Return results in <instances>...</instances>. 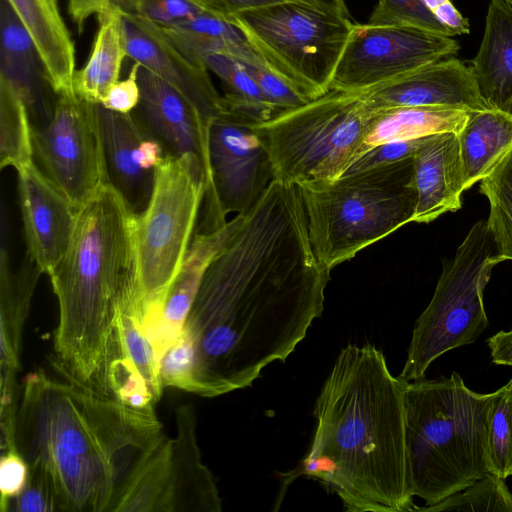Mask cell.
Segmentation results:
<instances>
[{
  "instance_id": "21",
  "label": "cell",
  "mask_w": 512,
  "mask_h": 512,
  "mask_svg": "<svg viewBox=\"0 0 512 512\" xmlns=\"http://www.w3.org/2000/svg\"><path fill=\"white\" fill-rule=\"evenodd\" d=\"M242 220L243 214H237L218 229L194 234L161 313L143 327L159 362L181 336L207 268L235 234Z\"/></svg>"
},
{
  "instance_id": "11",
  "label": "cell",
  "mask_w": 512,
  "mask_h": 512,
  "mask_svg": "<svg viewBox=\"0 0 512 512\" xmlns=\"http://www.w3.org/2000/svg\"><path fill=\"white\" fill-rule=\"evenodd\" d=\"M176 436L164 432L122 482L110 512H220L216 480L201 459L191 404L175 410Z\"/></svg>"
},
{
  "instance_id": "36",
  "label": "cell",
  "mask_w": 512,
  "mask_h": 512,
  "mask_svg": "<svg viewBox=\"0 0 512 512\" xmlns=\"http://www.w3.org/2000/svg\"><path fill=\"white\" fill-rule=\"evenodd\" d=\"M368 23L414 26L449 36L421 0H378Z\"/></svg>"
},
{
  "instance_id": "19",
  "label": "cell",
  "mask_w": 512,
  "mask_h": 512,
  "mask_svg": "<svg viewBox=\"0 0 512 512\" xmlns=\"http://www.w3.org/2000/svg\"><path fill=\"white\" fill-rule=\"evenodd\" d=\"M374 110L396 107L487 109L470 65L455 57L360 93Z\"/></svg>"
},
{
  "instance_id": "17",
  "label": "cell",
  "mask_w": 512,
  "mask_h": 512,
  "mask_svg": "<svg viewBox=\"0 0 512 512\" xmlns=\"http://www.w3.org/2000/svg\"><path fill=\"white\" fill-rule=\"evenodd\" d=\"M123 17L129 58L178 90L205 121L222 112V96L203 63L185 56L155 23L125 14Z\"/></svg>"
},
{
  "instance_id": "3",
  "label": "cell",
  "mask_w": 512,
  "mask_h": 512,
  "mask_svg": "<svg viewBox=\"0 0 512 512\" xmlns=\"http://www.w3.org/2000/svg\"><path fill=\"white\" fill-rule=\"evenodd\" d=\"M63 377L42 369L27 374L16 447L51 479L60 512H110L134 462L163 433L162 423L154 407H133Z\"/></svg>"
},
{
  "instance_id": "33",
  "label": "cell",
  "mask_w": 512,
  "mask_h": 512,
  "mask_svg": "<svg viewBox=\"0 0 512 512\" xmlns=\"http://www.w3.org/2000/svg\"><path fill=\"white\" fill-rule=\"evenodd\" d=\"M412 511L512 512V492L505 479L489 472L437 504L414 507Z\"/></svg>"
},
{
  "instance_id": "41",
  "label": "cell",
  "mask_w": 512,
  "mask_h": 512,
  "mask_svg": "<svg viewBox=\"0 0 512 512\" xmlns=\"http://www.w3.org/2000/svg\"><path fill=\"white\" fill-rule=\"evenodd\" d=\"M427 137L391 140L379 144L357 159L343 175L366 171L411 157Z\"/></svg>"
},
{
  "instance_id": "43",
  "label": "cell",
  "mask_w": 512,
  "mask_h": 512,
  "mask_svg": "<svg viewBox=\"0 0 512 512\" xmlns=\"http://www.w3.org/2000/svg\"><path fill=\"white\" fill-rule=\"evenodd\" d=\"M140 64L134 62L130 68L128 76L117 81L108 91L107 95L100 103L108 110L129 114L132 113L138 106L141 90L138 81V72Z\"/></svg>"
},
{
  "instance_id": "26",
  "label": "cell",
  "mask_w": 512,
  "mask_h": 512,
  "mask_svg": "<svg viewBox=\"0 0 512 512\" xmlns=\"http://www.w3.org/2000/svg\"><path fill=\"white\" fill-rule=\"evenodd\" d=\"M99 27L85 65L76 70L73 90L81 99L100 104L120 80L127 52V37L121 10L110 4L98 15Z\"/></svg>"
},
{
  "instance_id": "40",
  "label": "cell",
  "mask_w": 512,
  "mask_h": 512,
  "mask_svg": "<svg viewBox=\"0 0 512 512\" xmlns=\"http://www.w3.org/2000/svg\"><path fill=\"white\" fill-rule=\"evenodd\" d=\"M208 11L229 20L232 16L257 8L281 4L302 3L350 17L345 0H197Z\"/></svg>"
},
{
  "instance_id": "38",
  "label": "cell",
  "mask_w": 512,
  "mask_h": 512,
  "mask_svg": "<svg viewBox=\"0 0 512 512\" xmlns=\"http://www.w3.org/2000/svg\"><path fill=\"white\" fill-rule=\"evenodd\" d=\"M7 511L60 512L55 487L41 468L29 466L26 486L20 495L9 502Z\"/></svg>"
},
{
  "instance_id": "8",
  "label": "cell",
  "mask_w": 512,
  "mask_h": 512,
  "mask_svg": "<svg viewBox=\"0 0 512 512\" xmlns=\"http://www.w3.org/2000/svg\"><path fill=\"white\" fill-rule=\"evenodd\" d=\"M205 188V169L197 156H167L157 169L148 204L135 215L142 324L162 311L194 236Z\"/></svg>"
},
{
  "instance_id": "45",
  "label": "cell",
  "mask_w": 512,
  "mask_h": 512,
  "mask_svg": "<svg viewBox=\"0 0 512 512\" xmlns=\"http://www.w3.org/2000/svg\"><path fill=\"white\" fill-rule=\"evenodd\" d=\"M111 0H68V13L81 29L88 18L101 14Z\"/></svg>"
},
{
  "instance_id": "30",
  "label": "cell",
  "mask_w": 512,
  "mask_h": 512,
  "mask_svg": "<svg viewBox=\"0 0 512 512\" xmlns=\"http://www.w3.org/2000/svg\"><path fill=\"white\" fill-rule=\"evenodd\" d=\"M202 62L224 85V108L242 113L256 122L267 121L277 114L239 59L228 54L209 53L203 56Z\"/></svg>"
},
{
  "instance_id": "24",
  "label": "cell",
  "mask_w": 512,
  "mask_h": 512,
  "mask_svg": "<svg viewBox=\"0 0 512 512\" xmlns=\"http://www.w3.org/2000/svg\"><path fill=\"white\" fill-rule=\"evenodd\" d=\"M471 70L488 108L512 115V6L490 0L485 29Z\"/></svg>"
},
{
  "instance_id": "6",
  "label": "cell",
  "mask_w": 512,
  "mask_h": 512,
  "mask_svg": "<svg viewBox=\"0 0 512 512\" xmlns=\"http://www.w3.org/2000/svg\"><path fill=\"white\" fill-rule=\"evenodd\" d=\"M296 187L310 243L329 270L412 222L417 206L413 156L331 183Z\"/></svg>"
},
{
  "instance_id": "14",
  "label": "cell",
  "mask_w": 512,
  "mask_h": 512,
  "mask_svg": "<svg viewBox=\"0 0 512 512\" xmlns=\"http://www.w3.org/2000/svg\"><path fill=\"white\" fill-rule=\"evenodd\" d=\"M459 49L450 36L422 28L355 23L331 89L365 92L453 57Z\"/></svg>"
},
{
  "instance_id": "27",
  "label": "cell",
  "mask_w": 512,
  "mask_h": 512,
  "mask_svg": "<svg viewBox=\"0 0 512 512\" xmlns=\"http://www.w3.org/2000/svg\"><path fill=\"white\" fill-rule=\"evenodd\" d=\"M457 137L468 190L512 149V115L492 108L471 110Z\"/></svg>"
},
{
  "instance_id": "46",
  "label": "cell",
  "mask_w": 512,
  "mask_h": 512,
  "mask_svg": "<svg viewBox=\"0 0 512 512\" xmlns=\"http://www.w3.org/2000/svg\"><path fill=\"white\" fill-rule=\"evenodd\" d=\"M492 362L512 367V329L499 331L487 340Z\"/></svg>"
},
{
  "instance_id": "2",
  "label": "cell",
  "mask_w": 512,
  "mask_h": 512,
  "mask_svg": "<svg viewBox=\"0 0 512 512\" xmlns=\"http://www.w3.org/2000/svg\"><path fill=\"white\" fill-rule=\"evenodd\" d=\"M406 383L376 346L344 347L316 400V430L296 476L324 483L347 511H412Z\"/></svg>"
},
{
  "instance_id": "20",
  "label": "cell",
  "mask_w": 512,
  "mask_h": 512,
  "mask_svg": "<svg viewBox=\"0 0 512 512\" xmlns=\"http://www.w3.org/2000/svg\"><path fill=\"white\" fill-rule=\"evenodd\" d=\"M0 220V402L13 405L17 403L16 375L20 369L24 325L42 272L27 253L19 269L13 271L8 214L3 202Z\"/></svg>"
},
{
  "instance_id": "23",
  "label": "cell",
  "mask_w": 512,
  "mask_h": 512,
  "mask_svg": "<svg viewBox=\"0 0 512 512\" xmlns=\"http://www.w3.org/2000/svg\"><path fill=\"white\" fill-rule=\"evenodd\" d=\"M0 80L7 83L24 102L33 130L43 127L51 117L44 82L45 68L28 31L8 0L0 4Z\"/></svg>"
},
{
  "instance_id": "4",
  "label": "cell",
  "mask_w": 512,
  "mask_h": 512,
  "mask_svg": "<svg viewBox=\"0 0 512 512\" xmlns=\"http://www.w3.org/2000/svg\"><path fill=\"white\" fill-rule=\"evenodd\" d=\"M135 215L104 185L77 211L67 252L49 275L59 308L54 367L109 397L121 364V313L138 307Z\"/></svg>"
},
{
  "instance_id": "28",
  "label": "cell",
  "mask_w": 512,
  "mask_h": 512,
  "mask_svg": "<svg viewBox=\"0 0 512 512\" xmlns=\"http://www.w3.org/2000/svg\"><path fill=\"white\" fill-rule=\"evenodd\" d=\"M471 110L455 107H396L375 110L359 159L387 141L460 131Z\"/></svg>"
},
{
  "instance_id": "10",
  "label": "cell",
  "mask_w": 512,
  "mask_h": 512,
  "mask_svg": "<svg viewBox=\"0 0 512 512\" xmlns=\"http://www.w3.org/2000/svg\"><path fill=\"white\" fill-rule=\"evenodd\" d=\"M494 240L484 220L469 230L454 257L447 261L432 299L416 320L404 367L405 382L424 378L438 357L471 344L486 330L489 321L483 294L494 266Z\"/></svg>"
},
{
  "instance_id": "37",
  "label": "cell",
  "mask_w": 512,
  "mask_h": 512,
  "mask_svg": "<svg viewBox=\"0 0 512 512\" xmlns=\"http://www.w3.org/2000/svg\"><path fill=\"white\" fill-rule=\"evenodd\" d=\"M266 100L277 114L304 105L310 100L298 93L290 84L267 68L261 60L242 61Z\"/></svg>"
},
{
  "instance_id": "15",
  "label": "cell",
  "mask_w": 512,
  "mask_h": 512,
  "mask_svg": "<svg viewBox=\"0 0 512 512\" xmlns=\"http://www.w3.org/2000/svg\"><path fill=\"white\" fill-rule=\"evenodd\" d=\"M109 184L135 214L151 197L156 172L167 157L161 144L135 114H122L95 104Z\"/></svg>"
},
{
  "instance_id": "18",
  "label": "cell",
  "mask_w": 512,
  "mask_h": 512,
  "mask_svg": "<svg viewBox=\"0 0 512 512\" xmlns=\"http://www.w3.org/2000/svg\"><path fill=\"white\" fill-rule=\"evenodd\" d=\"M138 81L141 97L133 111L135 116L168 156H197L203 163L207 180L209 122L178 90L143 66H140Z\"/></svg>"
},
{
  "instance_id": "5",
  "label": "cell",
  "mask_w": 512,
  "mask_h": 512,
  "mask_svg": "<svg viewBox=\"0 0 512 512\" xmlns=\"http://www.w3.org/2000/svg\"><path fill=\"white\" fill-rule=\"evenodd\" d=\"M495 391L469 389L457 372L406 383V445L414 496L432 506L490 472L488 427Z\"/></svg>"
},
{
  "instance_id": "32",
  "label": "cell",
  "mask_w": 512,
  "mask_h": 512,
  "mask_svg": "<svg viewBox=\"0 0 512 512\" xmlns=\"http://www.w3.org/2000/svg\"><path fill=\"white\" fill-rule=\"evenodd\" d=\"M479 191L488 199L486 221L501 262L512 260V149L480 180Z\"/></svg>"
},
{
  "instance_id": "9",
  "label": "cell",
  "mask_w": 512,
  "mask_h": 512,
  "mask_svg": "<svg viewBox=\"0 0 512 512\" xmlns=\"http://www.w3.org/2000/svg\"><path fill=\"white\" fill-rule=\"evenodd\" d=\"M228 21L267 68L308 100L331 90L355 24L350 17L293 2L240 12Z\"/></svg>"
},
{
  "instance_id": "1",
  "label": "cell",
  "mask_w": 512,
  "mask_h": 512,
  "mask_svg": "<svg viewBox=\"0 0 512 512\" xmlns=\"http://www.w3.org/2000/svg\"><path fill=\"white\" fill-rule=\"evenodd\" d=\"M330 271L298 188L273 180L202 278L183 329L194 350L188 392L223 395L284 362L321 316Z\"/></svg>"
},
{
  "instance_id": "39",
  "label": "cell",
  "mask_w": 512,
  "mask_h": 512,
  "mask_svg": "<svg viewBox=\"0 0 512 512\" xmlns=\"http://www.w3.org/2000/svg\"><path fill=\"white\" fill-rule=\"evenodd\" d=\"M194 350L190 337L183 331L160 361L162 383L188 392L191 384Z\"/></svg>"
},
{
  "instance_id": "35",
  "label": "cell",
  "mask_w": 512,
  "mask_h": 512,
  "mask_svg": "<svg viewBox=\"0 0 512 512\" xmlns=\"http://www.w3.org/2000/svg\"><path fill=\"white\" fill-rule=\"evenodd\" d=\"M125 15L146 19L167 28L207 9L197 0H111Z\"/></svg>"
},
{
  "instance_id": "29",
  "label": "cell",
  "mask_w": 512,
  "mask_h": 512,
  "mask_svg": "<svg viewBox=\"0 0 512 512\" xmlns=\"http://www.w3.org/2000/svg\"><path fill=\"white\" fill-rule=\"evenodd\" d=\"M162 30L195 62L203 63V56L209 53L228 54L242 61L261 60L235 25L208 10Z\"/></svg>"
},
{
  "instance_id": "34",
  "label": "cell",
  "mask_w": 512,
  "mask_h": 512,
  "mask_svg": "<svg viewBox=\"0 0 512 512\" xmlns=\"http://www.w3.org/2000/svg\"><path fill=\"white\" fill-rule=\"evenodd\" d=\"M490 472L507 479L512 476V378L495 391L488 427Z\"/></svg>"
},
{
  "instance_id": "42",
  "label": "cell",
  "mask_w": 512,
  "mask_h": 512,
  "mask_svg": "<svg viewBox=\"0 0 512 512\" xmlns=\"http://www.w3.org/2000/svg\"><path fill=\"white\" fill-rule=\"evenodd\" d=\"M29 466L18 449L1 453L0 459V511L6 512L9 502L26 486Z\"/></svg>"
},
{
  "instance_id": "13",
  "label": "cell",
  "mask_w": 512,
  "mask_h": 512,
  "mask_svg": "<svg viewBox=\"0 0 512 512\" xmlns=\"http://www.w3.org/2000/svg\"><path fill=\"white\" fill-rule=\"evenodd\" d=\"M32 139L35 164L77 211L109 183L95 104L74 91L58 95Z\"/></svg>"
},
{
  "instance_id": "22",
  "label": "cell",
  "mask_w": 512,
  "mask_h": 512,
  "mask_svg": "<svg viewBox=\"0 0 512 512\" xmlns=\"http://www.w3.org/2000/svg\"><path fill=\"white\" fill-rule=\"evenodd\" d=\"M417 206L412 222L429 223L461 208L464 174L455 132L428 136L413 155Z\"/></svg>"
},
{
  "instance_id": "12",
  "label": "cell",
  "mask_w": 512,
  "mask_h": 512,
  "mask_svg": "<svg viewBox=\"0 0 512 512\" xmlns=\"http://www.w3.org/2000/svg\"><path fill=\"white\" fill-rule=\"evenodd\" d=\"M254 123L248 116L224 107L209 121L208 173L197 232L220 228L231 212L246 213L274 180L269 151Z\"/></svg>"
},
{
  "instance_id": "47",
  "label": "cell",
  "mask_w": 512,
  "mask_h": 512,
  "mask_svg": "<svg viewBox=\"0 0 512 512\" xmlns=\"http://www.w3.org/2000/svg\"><path fill=\"white\" fill-rule=\"evenodd\" d=\"M505 2H507L509 5L512 6V0H504Z\"/></svg>"
},
{
  "instance_id": "31",
  "label": "cell",
  "mask_w": 512,
  "mask_h": 512,
  "mask_svg": "<svg viewBox=\"0 0 512 512\" xmlns=\"http://www.w3.org/2000/svg\"><path fill=\"white\" fill-rule=\"evenodd\" d=\"M33 127L24 102L0 80V168L16 171L34 162Z\"/></svg>"
},
{
  "instance_id": "25",
  "label": "cell",
  "mask_w": 512,
  "mask_h": 512,
  "mask_svg": "<svg viewBox=\"0 0 512 512\" xmlns=\"http://www.w3.org/2000/svg\"><path fill=\"white\" fill-rule=\"evenodd\" d=\"M31 36L46 78L57 94L73 90L75 46L57 0H8Z\"/></svg>"
},
{
  "instance_id": "44",
  "label": "cell",
  "mask_w": 512,
  "mask_h": 512,
  "mask_svg": "<svg viewBox=\"0 0 512 512\" xmlns=\"http://www.w3.org/2000/svg\"><path fill=\"white\" fill-rule=\"evenodd\" d=\"M435 19L446 29L450 37L468 34L470 24L450 0L443 1L431 11Z\"/></svg>"
},
{
  "instance_id": "7",
  "label": "cell",
  "mask_w": 512,
  "mask_h": 512,
  "mask_svg": "<svg viewBox=\"0 0 512 512\" xmlns=\"http://www.w3.org/2000/svg\"><path fill=\"white\" fill-rule=\"evenodd\" d=\"M374 115L360 93L331 89L254 128L269 151L274 180L323 184L339 179L357 160Z\"/></svg>"
},
{
  "instance_id": "16",
  "label": "cell",
  "mask_w": 512,
  "mask_h": 512,
  "mask_svg": "<svg viewBox=\"0 0 512 512\" xmlns=\"http://www.w3.org/2000/svg\"><path fill=\"white\" fill-rule=\"evenodd\" d=\"M16 172L26 253L49 276L67 252L77 210L35 162Z\"/></svg>"
}]
</instances>
